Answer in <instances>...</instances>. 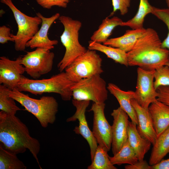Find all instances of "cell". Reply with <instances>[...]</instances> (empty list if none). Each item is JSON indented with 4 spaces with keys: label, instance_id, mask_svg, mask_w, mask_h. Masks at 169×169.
I'll use <instances>...</instances> for the list:
<instances>
[{
    "label": "cell",
    "instance_id": "obj_1",
    "mask_svg": "<svg viewBox=\"0 0 169 169\" xmlns=\"http://www.w3.org/2000/svg\"><path fill=\"white\" fill-rule=\"evenodd\" d=\"M0 142L8 150L17 154L28 149L42 169L37 156L40 149L38 140L32 137L26 125L15 115L0 112Z\"/></svg>",
    "mask_w": 169,
    "mask_h": 169
},
{
    "label": "cell",
    "instance_id": "obj_2",
    "mask_svg": "<svg viewBox=\"0 0 169 169\" xmlns=\"http://www.w3.org/2000/svg\"><path fill=\"white\" fill-rule=\"evenodd\" d=\"M157 32L147 28L127 53L128 65L144 69L154 70L169 62V50L161 46Z\"/></svg>",
    "mask_w": 169,
    "mask_h": 169
},
{
    "label": "cell",
    "instance_id": "obj_3",
    "mask_svg": "<svg viewBox=\"0 0 169 169\" xmlns=\"http://www.w3.org/2000/svg\"><path fill=\"white\" fill-rule=\"evenodd\" d=\"M74 83L63 71L49 78L41 79H30L23 76L17 89L35 95L55 93L59 94L63 100L69 101L72 97L71 88Z\"/></svg>",
    "mask_w": 169,
    "mask_h": 169
},
{
    "label": "cell",
    "instance_id": "obj_4",
    "mask_svg": "<svg viewBox=\"0 0 169 169\" xmlns=\"http://www.w3.org/2000/svg\"><path fill=\"white\" fill-rule=\"evenodd\" d=\"M8 95L33 115L43 128H46L49 124H53L55 122L58 104L54 97L43 96L39 99H35L17 89L10 90Z\"/></svg>",
    "mask_w": 169,
    "mask_h": 169
},
{
    "label": "cell",
    "instance_id": "obj_5",
    "mask_svg": "<svg viewBox=\"0 0 169 169\" xmlns=\"http://www.w3.org/2000/svg\"><path fill=\"white\" fill-rule=\"evenodd\" d=\"M58 19L64 27L60 39L65 49L64 55L57 65L61 72L65 70L76 58L85 53L87 49L80 44L79 40L81 22L64 15L60 16Z\"/></svg>",
    "mask_w": 169,
    "mask_h": 169
},
{
    "label": "cell",
    "instance_id": "obj_6",
    "mask_svg": "<svg viewBox=\"0 0 169 169\" xmlns=\"http://www.w3.org/2000/svg\"><path fill=\"white\" fill-rule=\"evenodd\" d=\"M0 2L7 5L11 10L18 25V30L16 34H11L15 43V49L17 51H23L27 43L38 31L42 19L37 15L31 17L23 13L15 6L12 0H0Z\"/></svg>",
    "mask_w": 169,
    "mask_h": 169
},
{
    "label": "cell",
    "instance_id": "obj_7",
    "mask_svg": "<svg viewBox=\"0 0 169 169\" xmlns=\"http://www.w3.org/2000/svg\"><path fill=\"white\" fill-rule=\"evenodd\" d=\"M71 90L73 99L105 103L108 98V89L105 80L100 74L82 79L74 82Z\"/></svg>",
    "mask_w": 169,
    "mask_h": 169
},
{
    "label": "cell",
    "instance_id": "obj_8",
    "mask_svg": "<svg viewBox=\"0 0 169 169\" xmlns=\"http://www.w3.org/2000/svg\"><path fill=\"white\" fill-rule=\"evenodd\" d=\"M102 59L96 51L87 49L67 66L65 72L74 82L103 72Z\"/></svg>",
    "mask_w": 169,
    "mask_h": 169
},
{
    "label": "cell",
    "instance_id": "obj_9",
    "mask_svg": "<svg viewBox=\"0 0 169 169\" xmlns=\"http://www.w3.org/2000/svg\"><path fill=\"white\" fill-rule=\"evenodd\" d=\"M50 49L37 48L22 56L21 64L25 72L34 79L49 72L52 69L54 54Z\"/></svg>",
    "mask_w": 169,
    "mask_h": 169
},
{
    "label": "cell",
    "instance_id": "obj_10",
    "mask_svg": "<svg viewBox=\"0 0 169 169\" xmlns=\"http://www.w3.org/2000/svg\"><path fill=\"white\" fill-rule=\"evenodd\" d=\"M155 70H147L138 67L135 92L137 102L142 107L148 109L150 104L157 100L158 93L154 85Z\"/></svg>",
    "mask_w": 169,
    "mask_h": 169
},
{
    "label": "cell",
    "instance_id": "obj_11",
    "mask_svg": "<svg viewBox=\"0 0 169 169\" xmlns=\"http://www.w3.org/2000/svg\"><path fill=\"white\" fill-rule=\"evenodd\" d=\"M105 104L93 103L90 111L93 113L92 133L98 145L107 151L111 147V126L105 117Z\"/></svg>",
    "mask_w": 169,
    "mask_h": 169
},
{
    "label": "cell",
    "instance_id": "obj_12",
    "mask_svg": "<svg viewBox=\"0 0 169 169\" xmlns=\"http://www.w3.org/2000/svg\"><path fill=\"white\" fill-rule=\"evenodd\" d=\"M90 101H79L73 99L72 103L76 108L74 114L66 120V122L79 121V126L75 127L74 131L76 134L82 136L87 141L90 149L91 161L98 147V143L94 136L92 131L90 129L86 120L85 113L87 108L89 105Z\"/></svg>",
    "mask_w": 169,
    "mask_h": 169
},
{
    "label": "cell",
    "instance_id": "obj_13",
    "mask_svg": "<svg viewBox=\"0 0 169 169\" xmlns=\"http://www.w3.org/2000/svg\"><path fill=\"white\" fill-rule=\"evenodd\" d=\"M22 56L15 60L10 59L3 56L0 57V84L11 90L17 89L22 74L25 72L24 66L21 64Z\"/></svg>",
    "mask_w": 169,
    "mask_h": 169
},
{
    "label": "cell",
    "instance_id": "obj_14",
    "mask_svg": "<svg viewBox=\"0 0 169 169\" xmlns=\"http://www.w3.org/2000/svg\"><path fill=\"white\" fill-rule=\"evenodd\" d=\"M111 126V149L113 155L117 153L128 140L129 120L127 114L120 106L113 110Z\"/></svg>",
    "mask_w": 169,
    "mask_h": 169
},
{
    "label": "cell",
    "instance_id": "obj_15",
    "mask_svg": "<svg viewBox=\"0 0 169 169\" xmlns=\"http://www.w3.org/2000/svg\"><path fill=\"white\" fill-rule=\"evenodd\" d=\"M36 15L42 19L41 26L33 37L27 43L26 47L31 49L45 48L51 50L54 48V45L57 44L58 42L56 40L50 39L48 37V32L53 23L59 19L60 14L57 13L49 18L44 17L39 12L37 13Z\"/></svg>",
    "mask_w": 169,
    "mask_h": 169
},
{
    "label": "cell",
    "instance_id": "obj_16",
    "mask_svg": "<svg viewBox=\"0 0 169 169\" xmlns=\"http://www.w3.org/2000/svg\"><path fill=\"white\" fill-rule=\"evenodd\" d=\"M131 101L137 115L138 124L136 128L138 133L153 145L157 136L148 109L141 107L135 99H132Z\"/></svg>",
    "mask_w": 169,
    "mask_h": 169
},
{
    "label": "cell",
    "instance_id": "obj_17",
    "mask_svg": "<svg viewBox=\"0 0 169 169\" xmlns=\"http://www.w3.org/2000/svg\"><path fill=\"white\" fill-rule=\"evenodd\" d=\"M107 88L110 93L116 98L120 107L127 114L131 121L137 125L138 120L136 114L131 101L132 99H136L135 92L123 90L112 83H109Z\"/></svg>",
    "mask_w": 169,
    "mask_h": 169
},
{
    "label": "cell",
    "instance_id": "obj_18",
    "mask_svg": "<svg viewBox=\"0 0 169 169\" xmlns=\"http://www.w3.org/2000/svg\"><path fill=\"white\" fill-rule=\"evenodd\" d=\"M148 110L157 137L169 126V106L157 100Z\"/></svg>",
    "mask_w": 169,
    "mask_h": 169
},
{
    "label": "cell",
    "instance_id": "obj_19",
    "mask_svg": "<svg viewBox=\"0 0 169 169\" xmlns=\"http://www.w3.org/2000/svg\"><path fill=\"white\" fill-rule=\"evenodd\" d=\"M146 29L143 28L127 30L123 35L108 39L103 44L120 49L127 53L132 49L137 40L145 32Z\"/></svg>",
    "mask_w": 169,
    "mask_h": 169
},
{
    "label": "cell",
    "instance_id": "obj_20",
    "mask_svg": "<svg viewBox=\"0 0 169 169\" xmlns=\"http://www.w3.org/2000/svg\"><path fill=\"white\" fill-rule=\"evenodd\" d=\"M128 140L139 161L143 160L145 154L150 148L151 143L142 137L138 133L136 125L129 121L128 128Z\"/></svg>",
    "mask_w": 169,
    "mask_h": 169
},
{
    "label": "cell",
    "instance_id": "obj_21",
    "mask_svg": "<svg viewBox=\"0 0 169 169\" xmlns=\"http://www.w3.org/2000/svg\"><path fill=\"white\" fill-rule=\"evenodd\" d=\"M153 146L149 161L151 166L158 163L169 153V126L157 137Z\"/></svg>",
    "mask_w": 169,
    "mask_h": 169
},
{
    "label": "cell",
    "instance_id": "obj_22",
    "mask_svg": "<svg viewBox=\"0 0 169 169\" xmlns=\"http://www.w3.org/2000/svg\"><path fill=\"white\" fill-rule=\"evenodd\" d=\"M123 21L117 16L111 18L109 17L104 19L98 29L95 31L90 37L91 41L103 43L108 39L113 29L117 26L121 25Z\"/></svg>",
    "mask_w": 169,
    "mask_h": 169
},
{
    "label": "cell",
    "instance_id": "obj_23",
    "mask_svg": "<svg viewBox=\"0 0 169 169\" xmlns=\"http://www.w3.org/2000/svg\"><path fill=\"white\" fill-rule=\"evenodd\" d=\"M89 50L98 51L105 54L108 58L126 67L128 65L127 53L120 49L106 45L103 44L90 41L88 47Z\"/></svg>",
    "mask_w": 169,
    "mask_h": 169
},
{
    "label": "cell",
    "instance_id": "obj_24",
    "mask_svg": "<svg viewBox=\"0 0 169 169\" xmlns=\"http://www.w3.org/2000/svg\"><path fill=\"white\" fill-rule=\"evenodd\" d=\"M153 7L149 3L148 0H140L138 11L135 15L131 19L123 22L121 26H127L132 29H141L146 16L152 13Z\"/></svg>",
    "mask_w": 169,
    "mask_h": 169
},
{
    "label": "cell",
    "instance_id": "obj_25",
    "mask_svg": "<svg viewBox=\"0 0 169 169\" xmlns=\"http://www.w3.org/2000/svg\"><path fill=\"white\" fill-rule=\"evenodd\" d=\"M17 155L7 150L0 142V169H26V166Z\"/></svg>",
    "mask_w": 169,
    "mask_h": 169
},
{
    "label": "cell",
    "instance_id": "obj_26",
    "mask_svg": "<svg viewBox=\"0 0 169 169\" xmlns=\"http://www.w3.org/2000/svg\"><path fill=\"white\" fill-rule=\"evenodd\" d=\"M109 158L111 162L114 165L132 164L139 160L128 140L117 153L113 156H109Z\"/></svg>",
    "mask_w": 169,
    "mask_h": 169
},
{
    "label": "cell",
    "instance_id": "obj_27",
    "mask_svg": "<svg viewBox=\"0 0 169 169\" xmlns=\"http://www.w3.org/2000/svg\"><path fill=\"white\" fill-rule=\"evenodd\" d=\"M106 151L98 146L94 159L88 169H117L111 162Z\"/></svg>",
    "mask_w": 169,
    "mask_h": 169
},
{
    "label": "cell",
    "instance_id": "obj_28",
    "mask_svg": "<svg viewBox=\"0 0 169 169\" xmlns=\"http://www.w3.org/2000/svg\"><path fill=\"white\" fill-rule=\"evenodd\" d=\"M10 90L5 85L0 84V110L8 114L15 115L21 109L16 105L15 100L8 95Z\"/></svg>",
    "mask_w": 169,
    "mask_h": 169
},
{
    "label": "cell",
    "instance_id": "obj_29",
    "mask_svg": "<svg viewBox=\"0 0 169 169\" xmlns=\"http://www.w3.org/2000/svg\"><path fill=\"white\" fill-rule=\"evenodd\" d=\"M154 80L156 90L161 86H169V66L165 65L155 69Z\"/></svg>",
    "mask_w": 169,
    "mask_h": 169
},
{
    "label": "cell",
    "instance_id": "obj_30",
    "mask_svg": "<svg viewBox=\"0 0 169 169\" xmlns=\"http://www.w3.org/2000/svg\"><path fill=\"white\" fill-rule=\"evenodd\" d=\"M152 14L163 22L168 28L167 36L162 42L161 46L169 50V9L168 8H159L153 7ZM168 62H169V59Z\"/></svg>",
    "mask_w": 169,
    "mask_h": 169
},
{
    "label": "cell",
    "instance_id": "obj_31",
    "mask_svg": "<svg viewBox=\"0 0 169 169\" xmlns=\"http://www.w3.org/2000/svg\"><path fill=\"white\" fill-rule=\"evenodd\" d=\"M43 8L50 9L54 6L65 8L71 0H35Z\"/></svg>",
    "mask_w": 169,
    "mask_h": 169
},
{
    "label": "cell",
    "instance_id": "obj_32",
    "mask_svg": "<svg viewBox=\"0 0 169 169\" xmlns=\"http://www.w3.org/2000/svg\"><path fill=\"white\" fill-rule=\"evenodd\" d=\"M112 2L113 10L110 16L113 15L118 10L122 15L127 13L130 6L131 0H112Z\"/></svg>",
    "mask_w": 169,
    "mask_h": 169
},
{
    "label": "cell",
    "instance_id": "obj_33",
    "mask_svg": "<svg viewBox=\"0 0 169 169\" xmlns=\"http://www.w3.org/2000/svg\"><path fill=\"white\" fill-rule=\"evenodd\" d=\"M157 100L169 106V86H161L156 89Z\"/></svg>",
    "mask_w": 169,
    "mask_h": 169
},
{
    "label": "cell",
    "instance_id": "obj_34",
    "mask_svg": "<svg viewBox=\"0 0 169 169\" xmlns=\"http://www.w3.org/2000/svg\"><path fill=\"white\" fill-rule=\"evenodd\" d=\"M11 29L5 25L0 27V43L4 44L7 43L8 41L13 42L11 37Z\"/></svg>",
    "mask_w": 169,
    "mask_h": 169
},
{
    "label": "cell",
    "instance_id": "obj_35",
    "mask_svg": "<svg viewBox=\"0 0 169 169\" xmlns=\"http://www.w3.org/2000/svg\"><path fill=\"white\" fill-rule=\"evenodd\" d=\"M125 169H151V166L146 160H138L132 164H128L125 166Z\"/></svg>",
    "mask_w": 169,
    "mask_h": 169
},
{
    "label": "cell",
    "instance_id": "obj_36",
    "mask_svg": "<svg viewBox=\"0 0 169 169\" xmlns=\"http://www.w3.org/2000/svg\"><path fill=\"white\" fill-rule=\"evenodd\" d=\"M151 169H169V158L163 159L158 163L151 166Z\"/></svg>",
    "mask_w": 169,
    "mask_h": 169
},
{
    "label": "cell",
    "instance_id": "obj_37",
    "mask_svg": "<svg viewBox=\"0 0 169 169\" xmlns=\"http://www.w3.org/2000/svg\"><path fill=\"white\" fill-rule=\"evenodd\" d=\"M166 1L168 7V8L169 9V0H166Z\"/></svg>",
    "mask_w": 169,
    "mask_h": 169
},
{
    "label": "cell",
    "instance_id": "obj_38",
    "mask_svg": "<svg viewBox=\"0 0 169 169\" xmlns=\"http://www.w3.org/2000/svg\"><path fill=\"white\" fill-rule=\"evenodd\" d=\"M166 65L169 66V62H167V63H166Z\"/></svg>",
    "mask_w": 169,
    "mask_h": 169
},
{
    "label": "cell",
    "instance_id": "obj_39",
    "mask_svg": "<svg viewBox=\"0 0 169 169\" xmlns=\"http://www.w3.org/2000/svg\"><path fill=\"white\" fill-rule=\"evenodd\" d=\"M20 0V1H23L24 0Z\"/></svg>",
    "mask_w": 169,
    "mask_h": 169
}]
</instances>
